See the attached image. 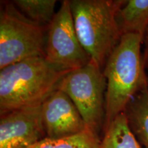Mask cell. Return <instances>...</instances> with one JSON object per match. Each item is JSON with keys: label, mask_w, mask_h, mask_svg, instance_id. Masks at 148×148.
<instances>
[{"label": "cell", "mask_w": 148, "mask_h": 148, "mask_svg": "<svg viewBox=\"0 0 148 148\" xmlns=\"http://www.w3.org/2000/svg\"><path fill=\"white\" fill-rule=\"evenodd\" d=\"M41 116L46 138L67 137L88 128L71 98L58 89L51 92L42 103Z\"/></svg>", "instance_id": "cell-8"}, {"label": "cell", "mask_w": 148, "mask_h": 148, "mask_svg": "<svg viewBox=\"0 0 148 148\" xmlns=\"http://www.w3.org/2000/svg\"><path fill=\"white\" fill-rule=\"evenodd\" d=\"M48 27L29 19L13 2L0 12V70L34 56H44Z\"/></svg>", "instance_id": "cell-4"}, {"label": "cell", "mask_w": 148, "mask_h": 148, "mask_svg": "<svg viewBox=\"0 0 148 148\" xmlns=\"http://www.w3.org/2000/svg\"><path fill=\"white\" fill-rule=\"evenodd\" d=\"M100 142L99 135L86 128L82 132L67 137L45 138L29 148H99Z\"/></svg>", "instance_id": "cell-12"}, {"label": "cell", "mask_w": 148, "mask_h": 148, "mask_svg": "<svg viewBox=\"0 0 148 148\" xmlns=\"http://www.w3.org/2000/svg\"><path fill=\"white\" fill-rule=\"evenodd\" d=\"M124 112L136 139L144 148H148V87L131 99Z\"/></svg>", "instance_id": "cell-10"}, {"label": "cell", "mask_w": 148, "mask_h": 148, "mask_svg": "<svg viewBox=\"0 0 148 148\" xmlns=\"http://www.w3.org/2000/svg\"><path fill=\"white\" fill-rule=\"evenodd\" d=\"M144 41H145V52L143 53V60H144V64H145V69L147 68L148 69V27L146 31L145 36H144Z\"/></svg>", "instance_id": "cell-14"}, {"label": "cell", "mask_w": 148, "mask_h": 148, "mask_svg": "<svg viewBox=\"0 0 148 148\" xmlns=\"http://www.w3.org/2000/svg\"><path fill=\"white\" fill-rule=\"evenodd\" d=\"M144 37L138 34L122 35L103 69L107 86L105 121L103 131L118 114L124 112L131 99L148 87L141 44Z\"/></svg>", "instance_id": "cell-1"}, {"label": "cell", "mask_w": 148, "mask_h": 148, "mask_svg": "<svg viewBox=\"0 0 148 148\" xmlns=\"http://www.w3.org/2000/svg\"><path fill=\"white\" fill-rule=\"evenodd\" d=\"M12 2L29 19L45 27L50 25L56 14V0H14Z\"/></svg>", "instance_id": "cell-13"}, {"label": "cell", "mask_w": 148, "mask_h": 148, "mask_svg": "<svg viewBox=\"0 0 148 148\" xmlns=\"http://www.w3.org/2000/svg\"><path fill=\"white\" fill-rule=\"evenodd\" d=\"M103 132L99 148H142L129 126L125 112L118 114Z\"/></svg>", "instance_id": "cell-11"}, {"label": "cell", "mask_w": 148, "mask_h": 148, "mask_svg": "<svg viewBox=\"0 0 148 148\" xmlns=\"http://www.w3.org/2000/svg\"><path fill=\"white\" fill-rule=\"evenodd\" d=\"M45 138L41 104L1 114L0 148H29Z\"/></svg>", "instance_id": "cell-7"}, {"label": "cell", "mask_w": 148, "mask_h": 148, "mask_svg": "<svg viewBox=\"0 0 148 148\" xmlns=\"http://www.w3.org/2000/svg\"><path fill=\"white\" fill-rule=\"evenodd\" d=\"M106 86L103 69L91 60L86 65L66 73L57 89L71 98L88 128L99 135L105 121Z\"/></svg>", "instance_id": "cell-5"}, {"label": "cell", "mask_w": 148, "mask_h": 148, "mask_svg": "<svg viewBox=\"0 0 148 148\" xmlns=\"http://www.w3.org/2000/svg\"><path fill=\"white\" fill-rule=\"evenodd\" d=\"M69 71L59 69L44 56H34L0 70V114L42 104Z\"/></svg>", "instance_id": "cell-2"}, {"label": "cell", "mask_w": 148, "mask_h": 148, "mask_svg": "<svg viewBox=\"0 0 148 148\" xmlns=\"http://www.w3.org/2000/svg\"><path fill=\"white\" fill-rule=\"evenodd\" d=\"M126 1L71 0V13L77 36L84 50L103 69L121 34L116 14Z\"/></svg>", "instance_id": "cell-3"}, {"label": "cell", "mask_w": 148, "mask_h": 148, "mask_svg": "<svg viewBox=\"0 0 148 148\" xmlns=\"http://www.w3.org/2000/svg\"><path fill=\"white\" fill-rule=\"evenodd\" d=\"M116 21L121 36L138 34L145 36L148 27V0H129L119 9Z\"/></svg>", "instance_id": "cell-9"}, {"label": "cell", "mask_w": 148, "mask_h": 148, "mask_svg": "<svg viewBox=\"0 0 148 148\" xmlns=\"http://www.w3.org/2000/svg\"><path fill=\"white\" fill-rule=\"evenodd\" d=\"M44 56L51 64L66 71L82 67L92 60L77 36L70 1H62L48 26Z\"/></svg>", "instance_id": "cell-6"}]
</instances>
